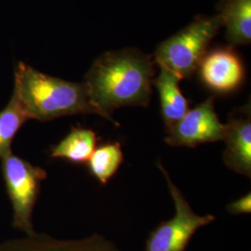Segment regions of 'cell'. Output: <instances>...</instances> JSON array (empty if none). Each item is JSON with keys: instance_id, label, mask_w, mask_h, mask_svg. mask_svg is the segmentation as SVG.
I'll return each instance as SVG.
<instances>
[{"instance_id": "9", "label": "cell", "mask_w": 251, "mask_h": 251, "mask_svg": "<svg viewBox=\"0 0 251 251\" xmlns=\"http://www.w3.org/2000/svg\"><path fill=\"white\" fill-rule=\"evenodd\" d=\"M0 251H121L104 236L94 233L81 239H58L44 233L0 243Z\"/></svg>"}, {"instance_id": "3", "label": "cell", "mask_w": 251, "mask_h": 251, "mask_svg": "<svg viewBox=\"0 0 251 251\" xmlns=\"http://www.w3.org/2000/svg\"><path fill=\"white\" fill-rule=\"evenodd\" d=\"M224 26L222 17H198L188 26L163 41L154 51L159 67L177 75L180 80L190 78L198 69L208 45Z\"/></svg>"}, {"instance_id": "8", "label": "cell", "mask_w": 251, "mask_h": 251, "mask_svg": "<svg viewBox=\"0 0 251 251\" xmlns=\"http://www.w3.org/2000/svg\"><path fill=\"white\" fill-rule=\"evenodd\" d=\"M224 161L230 170L251 177V104L231 113L225 124Z\"/></svg>"}, {"instance_id": "15", "label": "cell", "mask_w": 251, "mask_h": 251, "mask_svg": "<svg viewBox=\"0 0 251 251\" xmlns=\"http://www.w3.org/2000/svg\"><path fill=\"white\" fill-rule=\"evenodd\" d=\"M227 211L231 214H247L251 212V193L233 201L227 206Z\"/></svg>"}, {"instance_id": "7", "label": "cell", "mask_w": 251, "mask_h": 251, "mask_svg": "<svg viewBox=\"0 0 251 251\" xmlns=\"http://www.w3.org/2000/svg\"><path fill=\"white\" fill-rule=\"evenodd\" d=\"M198 70L201 82L208 90L219 94L232 93L245 80L242 61L231 49H216L206 53Z\"/></svg>"}, {"instance_id": "10", "label": "cell", "mask_w": 251, "mask_h": 251, "mask_svg": "<svg viewBox=\"0 0 251 251\" xmlns=\"http://www.w3.org/2000/svg\"><path fill=\"white\" fill-rule=\"evenodd\" d=\"M217 9L226 28V39L229 45H250L251 0H222Z\"/></svg>"}, {"instance_id": "14", "label": "cell", "mask_w": 251, "mask_h": 251, "mask_svg": "<svg viewBox=\"0 0 251 251\" xmlns=\"http://www.w3.org/2000/svg\"><path fill=\"white\" fill-rule=\"evenodd\" d=\"M28 117L14 94L6 107L0 111V159L11 153V145Z\"/></svg>"}, {"instance_id": "11", "label": "cell", "mask_w": 251, "mask_h": 251, "mask_svg": "<svg viewBox=\"0 0 251 251\" xmlns=\"http://www.w3.org/2000/svg\"><path fill=\"white\" fill-rule=\"evenodd\" d=\"M179 81L177 75L163 67H159L158 75L152 80V85L159 94L166 129L178 122L189 111V100L181 92Z\"/></svg>"}, {"instance_id": "4", "label": "cell", "mask_w": 251, "mask_h": 251, "mask_svg": "<svg viewBox=\"0 0 251 251\" xmlns=\"http://www.w3.org/2000/svg\"><path fill=\"white\" fill-rule=\"evenodd\" d=\"M0 160L3 179L13 210L12 226L26 236L34 235L36 232L32 222L33 211L41 182L47 178V171L13 152Z\"/></svg>"}, {"instance_id": "1", "label": "cell", "mask_w": 251, "mask_h": 251, "mask_svg": "<svg viewBox=\"0 0 251 251\" xmlns=\"http://www.w3.org/2000/svg\"><path fill=\"white\" fill-rule=\"evenodd\" d=\"M153 75L152 58L129 48L101 54L91 64L84 83L98 116L118 126L112 117L114 111L149 105Z\"/></svg>"}, {"instance_id": "6", "label": "cell", "mask_w": 251, "mask_h": 251, "mask_svg": "<svg viewBox=\"0 0 251 251\" xmlns=\"http://www.w3.org/2000/svg\"><path fill=\"white\" fill-rule=\"evenodd\" d=\"M166 144L173 147L195 148L200 144L217 143L225 138V124L216 113L214 97H209L166 129Z\"/></svg>"}, {"instance_id": "13", "label": "cell", "mask_w": 251, "mask_h": 251, "mask_svg": "<svg viewBox=\"0 0 251 251\" xmlns=\"http://www.w3.org/2000/svg\"><path fill=\"white\" fill-rule=\"evenodd\" d=\"M124 160L122 146L118 142H110L96 147L87 162L90 174L101 183L107 184L116 175Z\"/></svg>"}, {"instance_id": "12", "label": "cell", "mask_w": 251, "mask_h": 251, "mask_svg": "<svg viewBox=\"0 0 251 251\" xmlns=\"http://www.w3.org/2000/svg\"><path fill=\"white\" fill-rule=\"evenodd\" d=\"M98 136L90 128L73 126L69 133L50 149L52 158L75 165L87 163L97 147Z\"/></svg>"}, {"instance_id": "2", "label": "cell", "mask_w": 251, "mask_h": 251, "mask_svg": "<svg viewBox=\"0 0 251 251\" xmlns=\"http://www.w3.org/2000/svg\"><path fill=\"white\" fill-rule=\"evenodd\" d=\"M13 94L28 119L46 122L79 114L98 115L84 82L54 77L24 62L15 68Z\"/></svg>"}, {"instance_id": "5", "label": "cell", "mask_w": 251, "mask_h": 251, "mask_svg": "<svg viewBox=\"0 0 251 251\" xmlns=\"http://www.w3.org/2000/svg\"><path fill=\"white\" fill-rule=\"evenodd\" d=\"M157 168L167 181L174 202L175 215L169 221L162 222L149 233L145 251H185L198 229L213 223L215 216H201L194 212L181 191L171 180L161 162L157 163Z\"/></svg>"}]
</instances>
